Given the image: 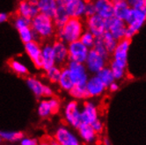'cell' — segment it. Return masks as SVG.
Masks as SVG:
<instances>
[{"label":"cell","instance_id":"6da1fadb","mask_svg":"<svg viewBox=\"0 0 146 145\" xmlns=\"http://www.w3.org/2000/svg\"><path fill=\"white\" fill-rule=\"evenodd\" d=\"M31 26L38 41L49 40L56 33L53 19L40 13L31 19Z\"/></svg>","mask_w":146,"mask_h":145},{"label":"cell","instance_id":"7a4b0ae2","mask_svg":"<svg viewBox=\"0 0 146 145\" xmlns=\"http://www.w3.org/2000/svg\"><path fill=\"white\" fill-rule=\"evenodd\" d=\"M85 31V24L81 19L70 18L67 22L56 29L57 39L69 44L73 41L78 40Z\"/></svg>","mask_w":146,"mask_h":145},{"label":"cell","instance_id":"3957f363","mask_svg":"<svg viewBox=\"0 0 146 145\" xmlns=\"http://www.w3.org/2000/svg\"><path fill=\"white\" fill-rule=\"evenodd\" d=\"M64 120L68 126L73 128H78L82 123L81 107L78 100L73 99L67 102L62 111Z\"/></svg>","mask_w":146,"mask_h":145},{"label":"cell","instance_id":"277c9868","mask_svg":"<svg viewBox=\"0 0 146 145\" xmlns=\"http://www.w3.org/2000/svg\"><path fill=\"white\" fill-rule=\"evenodd\" d=\"M13 26L19 35V39L22 42L27 43L29 41L36 40L35 32L31 26V20L23 18L19 15H16L13 19Z\"/></svg>","mask_w":146,"mask_h":145},{"label":"cell","instance_id":"5b68a950","mask_svg":"<svg viewBox=\"0 0 146 145\" xmlns=\"http://www.w3.org/2000/svg\"><path fill=\"white\" fill-rule=\"evenodd\" d=\"M26 84L28 89L38 99H48L54 96L53 88L35 77H27L26 79Z\"/></svg>","mask_w":146,"mask_h":145},{"label":"cell","instance_id":"8992f818","mask_svg":"<svg viewBox=\"0 0 146 145\" xmlns=\"http://www.w3.org/2000/svg\"><path fill=\"white\" fill-rule=\"evenodd\" d=\"M74 85H86L89 78V72L85 64L69 61L66 64Z\"/></svg>","mask_w":146,"mask_h":145},{"label":"cell","instance_id":"52a82bcc","mask_svg":"<svg viewBox=\"0 0 146 145\" xmlns=\"http://www.w3.org/2000/svg\"><path fill=\"white\" fill-rule=\"evenodd\" d=\"M124 21L127 26L138 32L146 22V8L144 6L131 7Z\"/></svg>","mask_w":146,"mask_h":145},{"label":"cell","instance_id":"ba28073f","mask_svg":"<svg viewBox=\"0 0 146 145\" xmlns=\"http://www.w3.org/2000/svg\"><path fill=\"white\" fill-rule=\"evenodd\" d=\"M60 108L61 102L59 99L53 96L51 98L41 99L39 102L37 107V113L40 118L46 119L57 113L60 111Z\"/></svg>","mask_w":146,"mask_h":145},{"label":"cell","instance_id":"9c48e42d","mask_svg":"<svg viewBox=\"0 0 146 145\" xmlns=\"http://www.w3.org/2000/svg\"><path fill=\"white\" fill-rule=\"evenodd\" d=\"M54 139L61 145H82L80 138L65 125H61L56 129Z\"/></svg>","mask_w":146,"mask_h":145},{"label":"cell","instance_id":"30bf717a","mask_svg":"<svg viewBox=\"0 0 146 145\" xmlns=\"http://www.w3.org/2000/svg\"><path fill=\"white\" fill-rule=\"evenodd\" d=\"M129 47H130V40L123 38L118 40L117 46L112 53L113 55L112 61L124 68H127Z\"/></svg>","mask_w":146,"mask_h":145},{"label":"cell","instance_id":"8fae6325","mask_svg":"<svg viewBox=\"0 0 146 145\" xmlns=\"http://www.w3.org/2000/svg\"><path fill=\"white\" fill-rule=\"evenodd\" d=\"M68 51H69V61L85 64L87 56L89 54L90 48L85 46L78 40L68 44Z\"/></svg>","mask_w":146,"mask_h":145},{"label":"cell","instance_id":"7c38bea8","mask_svg":"<svg viewBox=\"0 0 146 145\" xmlns=\"http://www.w3.org/2000/svg\"><path fill=\"white\" fill-rule=\"evenodd\" d=\"M108 59L100 55L97 51L93 48H91L87 58L85 62V65L89 73L92 75H96L98 72L102 70L107 64Z\"/></svg>","mask_w":146,"mask_h":145},{"label":"cell","instance_id":"4fadbf2b","mask_svg":"<svg viewBox=\"0 0 146 145\" xmlns=\"http://www.w3.org/2000/svg\"><path fill=\"white\" fill-rule=\"evenodd\" d=\"M86 30L91 32L96 38L101 37L107 32L106 19H104L98 14L87 17L86 21Z\"/></svg>","mask_w":146,"mask_h":145},{"label":"cell","instance_id":"5bb4252c","mask_svg":"<svg viewBox=\"0 0 146 145\" xmlns=\"http://www.w3.org/2000/svg\"><path fill=\"white\" fill-rule=\"evenodd\" d=\"M26 55L28 56L35 68L41 70V44L38 40H32L24 44Z\"/></svg>","mask_w":146,"mask_h":145},{"label":"cell","instance_id":"9a60e30c","mask_svg":"<svg viewBox=\"0 0 146 145\" xmlns=\"http://www.w3.org/2000/svg\"><path fill=\"white\" fill-rule=\"evenodd\" d=\"M107 31L110 33L117 40H120L125 37V31L127 28V24L124 20L116 17H112L106 19Z\"/></svg>","mask_w":146,"mask_h":145},{"label":"cell","instance_id":"2e32d148","mask_svg":"<svg viewBox=\"0 0 146 145\" xmlns=\"http://www.w3.org/2000/svg\"><path fill=\"white\" fill-rule=\"evenodd\" d=\"M39 13L37 0H20L17 6V15L32 19Z\"/></svg>","mask_w":146,"mask_h":145},{"label":"cell","instance_id":"e0dca14e","mask_svg":"<svg viewBox=\"0 0 146 145\" xmlns=\"http://www.w3.org/2000/svg\"><path fill=\"white\" fill-rule=\"evenodd\" d=\"M56 59V64L59 66L67 64L69 62V51L68 44L60 40H56L52 43Z\"/></svg>","mask_w":146,"mask_h":145},{"label":"cell","instance_id":"ac0fdd59","mask_svg":"<svg viewBox=\"0 0 146 145\" xmlns=\"http://www.w3.org/2000/svg\"><path fill=\"white\" fill-rule=\"evenodd\" d=\"M99 119V110L95 103L86 101L81 107V121L82 123L91 124Z\"/></svg>","mask_w":146,"mask_h":145},{"label":"cell","instance_id":"d6986e66","mask_svg":"<svg viewBox=\"0 0 146 145\" xmlns=\"http://www.w3.org/2000/svg\"><path fill=\"white\" fill-rule=\"evenodd\" d=\"M86 88L88 96L91 98L101 96L107 89L106 85L103 84V82L99 78L97 75H92L89 77L86 82Z\"/></svg>","mask_w":146,"mask_h":145},{"label":"cell","instance_id":"ffe728a7","mask_svg":"<svg viewBox=\"0 0 146 145\" xmlns=\"http://www.w3.org/2000/svg\"><path fill=\"white\" fill-rule=\"evenodd\" d=\"M86 5V0H72V1L64 3L66 12L69 14L70 18L78 19H82L83 17H85Z\"/></svg>","mask_w":146,"mask_h":145},{"label":"cell","instance_id":"44dd1931","mask_svg":"<svg viewBox=\"0 0 146 145\" xmlns=\"http://www.w3.org/2000/svg\"><path fill=\"white\" fill-rule=\"evenodd\" d=\"M41 70L44 71L56 64L52 43L46 42L41 45Z\"/></svg>","mask_w":146,"mask_h":145},{"label":"cell","instance_id":"7402d4cb","mask_svg":"<svg viewBox=\"0 0 146 145\" xmlns=\"http://www.w3.org/2000/svg\"><path fill=\"white\" fill-rule=\"evenodd\" d=\"M93 4L96 14L104 19L113 17V5L111 0H93Z\"/></svg>","mask_w":146,"mask_h":145},{"label":"cell","instance_id":"603a6c76","mask_svg":"<svg viewBox=\"0 0 146 145\" xmlns=\"http://www.w3.org/2000/svg\"><path fill=\"white\" fill-rule=\"evenodd\" d=\"M77 129L78 133V137L85 143L92 144L97 141L98 134L93 130L90 124L81 123Z\"/></svg>","mask_w":146,"mask_h":145},{"label":"cell","instance_id":"cb8c5ba5","mask_svg":"<svg viewBox=\"0 0 146 145\" xmlns=\"http://www.w3.org/2000/svg\"><path fill=\"white\" fill-rule=\"evenodd\" d=\"M58 6V0H37V7L40 13L53 17Z\"/></svg>","mask_w":146,"mask_h":145},{"label":"cell","instance_id":"d4e9b609","mask_svg":"<svg viewBox=\"0 0 146 145\" xmlns=\"http://www.w3.org/2000/svg\"><path fill=\"white\" fill-rule=\"evenodd\" d=\"M113 5V16L124 20L131 9L128 0H111Z\"/></svg>","mask_w":146,"mask_h":145},{"label":"cell","instance_id":"484cf974","mask_svg":"<svg viewBox=\"0 0 146 145\" xmlns=\"http://www.w3.org/2000/svg\"><path fill=\"white\" fill-rule=\"evenodd\" d=\"M52 19H53V21L55 23L56 29L64 26L67 22V20L70 19V16L66 12L64 3L62 2V0H58L57 9H56L54 16L52 17Z\"/></svg>","mask_w":146,"mask_h":145},{"label":"cell","instance_id":"4316f807","mask_svg":"<svg viewBox=\"0 0 146 145\" xmlns=\"http://www.w3.org/2000/svg\"><path fill=\"white\" fill-rule=\"evenodd\" d=\"M8 67L14 74L19 77H27L29 73L28 68L21 60L17 58H12L8 61Z\"/></svg>","mask_w":146,"mask_h":145},{"label":"cell","instance_id":"83f0119b","mask_svg":"<svg viewBox=\"0 0 146 145\" xmlns=\"http://www.w3.org/2000/svg\"><path fill=\"white\" fill-rule=\"evenodd\" d=\"M57 85L61 90L64 91H68V92L72 89L73 86H74V84H73V81L70 75L69 70L67 69L66 66L62 68L61 76L57 82Z\"/></svg>","mask_w":146,"mask_h":145},{"label":"cell","instance_id":"f1b7e54d","mask_svg":"<svg viewBox=\"0 0 146 145\" xmlns=\"http://www.w3.org/2000/svg\"><path fill=\"white\" fill-rule=\"evenodd\" d=\"M0 136L2 137V140L10 143H16L19 142L24 136V134L20 131H1L0 132Z\"/></svg>","mask_w":146,"mask_h":145},{"label":"cell","instance_id":"f546056e","mask_svg":"<svg viewBox=\"0 0 146 145\" xmlns=\"http://www.w3.org/2000/svg\"><path fill=\"white\" fill-rule=\"evenodd\" d=\"M99 78L103 82V84L106 85V87L108 88L113 82L115 81L113 75V72L111 70V69L108 66H105L102 70H100L98 73L96 74Z\"/></svg>","mask_w":146,"mask_h":145},{"label":"cell","instance_id":"4dcf8cb0","mask_svg":"<svg viewBox=\"0 0 146 145\" xmlns=\"http://www.w3.org/2000/svg\"><path fill=\"white\" fill-rule=\"evenodd\" d=\"M69 93L76 100H83L89 98L86 85H74Z\"/></svg>","mask_w":146,"mask_h":145},{"label":"cell","instance_id":"1f68e13d","mask_svg":"<svg viewBox=\"0 0 146 145\" xmlns=\"http://www.w3.org/2000/svg\"><path fill=\"white\" fill-rule=\"evenodd\" d=\"M61 72H62L61 66L56 64L45 71V77L51 84H57L59 77L61 76Z\"/></svg>","mask_w":146,"mask_h":145},{"label":"cell","instance_id":"d6a6232c","mask_svg":"<svg viewBox=\"0 0 146 145\" xmlns=\"http://www.w3.org/2000/svg\"><path fill=\"white\" fill-rule=\"evenodd\" d=\"M102 41L104 43V46L107 48V50L108 51L109 54H112L113 51L114 50V48H116L118 40L114 38L110 33H108V31L103 34V36H101Z\"/></svg>","mask_w":146,"mask_h":145},{"label":"cell","instance_id":"836d02e7","mask_svg":"<svg viewBox=\"0 0 146 145\" xmlns=\"http://www.w3.org/2000/svg\"><path fill=\"white\" fill-rule=\"evenodd\" d=\"M109 68L111 69V70L113 72V77L115 79V81L121 80L125 77V76H126V68L117 64L116 63H114L113 61H111Z\"/></svg>","mask_w":146,"mask_h":145},{"label":"cell","instance_id":"e575fe53","mask_svg":"<svg viewBox=\"0 0 146 145\" xmlns=\"http://www.w3.org/2000/svg\"><path fill=\"white\" fill-rule=\"evenodd\" d=\"M79 40L84 44L85 46H86L88 48H92L93 46H94L95 40H96V37L93 35L91 32H89L88 30H85L84 33L82 34Z\"/></svg>","mask_w":146,"mask_h":145},{"label":"cell","instance_id":"d590c367","mask_svg":"<svg viewBox=\"0 0 146 145\" xmlns=\"http://www.w3.org/2000/svg\"><path fill=\"white\" fill-rule=\"evenodd\" d=\"M92 48L94 49L95 51H97V52H98L100 55H101L102 56H104L105 58L108 59L110 54L108 53V51L107 50V48H105V46H104V43H103V41H102L101 37L96 38L94 46H93Z\"/></svg>","mask_w":146,"mask_h":145},{"label":"cell","instance_id":"8d00e7d4","mask_svg":"<svg viewBox=\"0 0 146 145\" xmlns=\"http://www.w3.org/2000/svg\"><path fill=\"white\" fill-rule=\"evenodd\" d=\"M94 14H96V12H95V6H94V4H93V1H86V9H85V16L87 18Z\"/></svg>","mask_w":146,"mask_h":145},{"label":"cell","instance_id":"74e56055","mask_svg":"<svg viewBox=\"0 0 146 145\" xmlns=\"http://www.w3.org/2000/svg\"><path fill=\"white\" fill-rule=\"evenodd\" d=\"M38 143L39 141L36 138L25 136L19 141V145H38Z\"/></svg>","mask_w":146,"mask_h":145},{"label":"cell","instance_id":"f35d334b","mask_svg":"<svg viewBox=\"0 0 146 145\" xmlns=\"http://www.w3.org/2000/svg\"><path fill=\"white\" fill-rule=\"evenodd\" d=\"M91 126L97 134H101L104 130V124L100 119L96 120L95 121H93L91 124Z\"/></svg>","mask_w":146,"mask_h":145},{"label":"cell","instance_id":"ab89813d","mask_svg":"<svg viewBox=\"0 0 146 145\" xmlns=\"http://www.w3.org/2000/svg\"><path fill=\"white\" fill-rule=\"evenodd\" d=\"M137 31L134 30L133 28L129 27V26H127L126 28V31H125V37L124 38H126L128 40H131L135 34H137Z\"/></svg>","mask_w":146,"mask_h":145},{"label":"cell","instance_id":"60d3db41","mask_svg":"<svg viewBox=\"0 0 146 145\" xmlns=\"http://www.w3.org/2000/svg\"><path fill=\"white\" fill-rule=\"evenodd\" d=\"M9 14L7 13H0V24H4L8 21Z\"/></svg>","mask_w":146,"mask_h":145},{"label":"cell","instance_id":"b9f144b4","mask_svg":"<svg viewBox=\"0 0 146 145\" xmlns=\"http://www.w3.org/2000/svg\"><path fill=\"white\" fill-rule=\"evenodd\" d=\"M108 88H109L110 91L114 92V91H117L119 90V85H118V83H117V82L114 81V82L112 83V84H111Z\"/></svg>","mask_w":146,"mask_h":145},{"label":"cell","instance_id":"7bdbcfd3","mask_svg":"<svg viewBox=\"0 0 146 145\" xmlns=\"http://www.w3.org/2000/svg\"><path fill=\"white\" fill-rule=\"evenodd\" d=\"M38 145H51L50 144V140L49 139H42L39 142Z\"/></svg>","mask_w":146,"mask_h":145},{"label":"cell","instance_id":"ee69618b","mask_svg":"<svg viewBox=\"0 0 146 145\" xmlns=\"http://www.w3.org/2000/svg\"><path fill=\"white\" fill-rule=\"evenodd\" d=\"M102 144L103 145H112V142H111L110 139L105 137V138L103 139V141H102Z\"/></svg>","mask_w":146,"mask_h":145},{"label":"cell","instance_id":"f6af8a7d","mask_svg":"<svg viewBox=\"0 0 146 145\" xmlns=\"http://www.w3.org/2000/svg\"><path fill=\"white\" fill-rule=\"evenodd\" d=\"M50 144L51 145H61L60 142H58L56 139H50Z\"/></svg>","mask_w":146,"mask_h":145},{"label":"cell","instance_id":"bcb514c9","mask_svg":"<svg viewBox=\"0 0 146 145\" xmlns=\"http://www.w3.org/2000/svg\"><path fill=\"white\" fill-rule=\"evenodd\" d=\"M143 6L146 8V0H143Z\"/></svg>","mask_w":146,"mask_h":145},{"label":"cell","instance_id":"7dc6e473","mask_svg":"<svg viewBox=\"0 0 146 145\" xmlns=\"http://www.w3.org/2000/svg\"><path fill=\"white\" fill-rule=\"evenodd\" d=\"M62 2H64V3H65V2H69V1H72V0H62Z\"/></svg>","mask_w":146,"mask_h":145},{"label":"cell","instance_id":"c3c4849f","mask_svg":"<svg viewBox=\"0 0 146 145\" xmlns=\"http://www.w3.org/2000/svg\"><path fill=\"white\" fill-rule=\"evenodd\" d=\"M3 142V140H2V137H1V136H0V144H1V142Z\"/></svg>","mask_w":146,"mask_h":145},{"label":"cell","instance_id":"681fc988","mask_svg":"<svg viewBox=\"0 0 146 145\" xmlns=\"http://www.w3.org/2000/svg\"><path fill=\"white\" fill-rule=\"evenodd\" d=\"M9 145H17V144H15V143H11V144H9Z\"/></svg>","mask_w":146,"mask_h":145},{"label":"cell","instance_id":"f907efd6","mask_svg":"<svg viewBox=\"0 0 146 145\" xmlns=\"http://www.w3.org/2000/svg\"><path fill=\"white\" fill-rule=\"evenodd\" d=\"M87 1H92V0H87Z\"/></svg>","mask_w":146,"mask_h":145}]
</instances>
